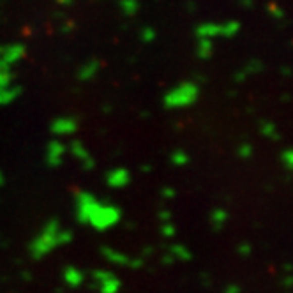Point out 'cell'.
Returning a JSON list of instances; mask_svg holds the SVG:
<instances>
[{"instance_id":"obj_3","label":"cell","mask_w":293,"mask_h":293,"mask_svg":"<svg viewBox=\"0 0 293 293\" xmlns=\"http://www.w3.org/2000/svg\"><path fill=\"white\" fill-rule=\"evenodd\" d=\"M198 87L192 81H182L178 83L175 88H171L166 95H164V106L170 110H177V108H187V106H192L196 101H198Z\"/></svg>"},{"instance_id":"obj_19","label":"cell","mask_w":293,"mask_h":293,"mask_svg":"<svg viewBox=\"0 0 293 293\" xmlns=\"http://www.w3.org/2000/svg\"><path fill=\"white\" fill-rule=\"evenodd\" d=\"M260 129H262V133L265 134V136H269V138H277V129H276V126H274L272 122H262Z\"/></svg>"},{"instance_id":"obj_22","label":"cell","mask_w":293,"mask_h":293,"mask_svg":"<svg viewBox=\"0 0 293 293\" xmlns=\"http://www.w3.org/2000/svg\"><path fill=\"white\" fill-rule=\"evenodd\" d=\"M163 233L166 235V237H171V235H175V226L170 223V221H164V223H163Z\"/></svg>"},{"instance_id":"obj_21","label":"cell","mask_w":293,"mask_h":293,"mask_svg":"<svg viewBox=\"0 0 293 293\" xmlns=\"http://www.w3.org/2000/svg\"><path fill=\"white\" fill-rule=\"evenodd\" d=\"M281 157H283V161H284V166H286L288 170H291V166H293V154H291V150L286 149Z\"/></svg>"},{"instance_id":"obj_11","label":"cell","mask_w":293,"mask_h":293,"mask_svg":"<svg viewBox=\"0 0 293 293\" xmlns=\"http://www.w3.org/2000/svg\"><path fill=\"white\" fill-rule=\"evenodd\" d=\"M83 279H85L83 272H81L80 269H76V267H67V269L64 270V281H66L67 286L78 288L81 283H83Z\"/></svg>"},{"instance_id":"obj_20","label":"cell","mask_w":293,"mask_h":293,"mask_svg":"<svg viewBox=\"0 0 293 293\" xmlns=\"http://www.w3.org/2000/svg\"><path fill=\"white\" fill-rule=\"evenodd\" d=\"M237 154L242 157V159H248V157H251V156H253V146L249 145V143H242L240 146H238Z\"/></svg>"},{"instance_id":"obj_10","label":"cell","mask_w":293,"mask_h":293,"mask_svg":"<svg viewBox=\"0 0 293 293\" xmlns=\"http://www.w3.org/2000/svg\"><path fill=\"white\" fill-rule=\"evenodd\" d=\"M25 55V48L21 44H13L9 48H4L0 52V60L7 66H14L18 60H21Z\"/></svg>"},{"instance_id":"obj_5","label":"cell","mask_w":293,"mask_h":293,"mask_svg":"<svg viewBox=\"0 0 293 293\" xmlns=\"http://www.w3.org/2000/svg\"><path fill=\"white\" fill-rule=\"evenodd\" d=\"M67 152V146L59 140H53L48 143V149H46V163L50 166H59L62 164L64 161V156Z\"/></svg>"},{"instance_id":"obj_13","label":"cell","mask_w":293,"mask_h":293,"mask_svg":"<svg viewBox=\"0 0 293 293\" xmlns=\"http://www.w3.org/2000/svg\"><path fill=\"white\" fill-rule=\"evenodd\" d=\"M228 219V214L226 210L223 209H216L212 214H210V221H212V226L216 228V230H221V228L224 226V223H226Z\"/></svg>"},{"instance_id":"obj_25","label":"cell","mask_w":293,"mask_h":293,"mask_svg":"<svg viewBox=\"0 0 293 293\" xmlns=\"http://www.w3.org/2000/svg\"><path fill=\"white\" fill-rule=\"evenodd\" d=\"M2 184H4V175L0 173V185H2Z\"/></svg>"},{"instance_id":"obj_18","label":"cell","mask_w":293,"mask_h":293,"mask_svg":"<svg viewBox=\"0 0 293 293\" xmlns=\"http://www.w3.org/2000/svg\"><path fill=\"white\" fill-rule=\"evenodd\" d=\"M210 50H212V44H210L209 39H200L198 42V55L202 59H209L210 57Z\"/></svg>"},{"instance_id":"obj_7","label":"cell","mask_w":293,"mask_h":293,"mask_svg":"<svg viewBox=\"0 0 293 293\" xmlns=\"http://www.w3.org/2000/svg\"><path fill=\"white\" fill-rule=\"evenodd\" d=\"M131 180V175L126 168H113L112 171L106 173V184L110 187H115V189H120L124 185H127Z\"/></svg>"},{"instance_id":"obj_15","label":"cell","mask_w":293,"mask_h":293,"mask_svg":"<svg viewBox=\"0 0 293 293\" xmlns=\"http://www.w3.org/2000/svg\"><path fill=\"white\" fill-rule=\"evenodd\" d=\"M13 85V73H11V66L4 64L0 60V87H9Z\"/></svg>"},{"instance_id":"obj_17","label":"cell","mask_w":293,"mask_h":293,"mask_svg":"<svg viewBox=\"0 0 293 293\" xmlns=\"http://www.w3.org/2000/svg\"><path fill=\"white\" fill-rule=\"evenodd\" d=\"M171 255H173L177 260H180V262H189V260H191V253H189L185 248H182V246L171 248Z\"/></svg>"},{"instance_id":"obj_12","label":"cell","mask_w":293,"mask_h":293,"mask_svg":"<svg viewBox=\"0 0 293 293\" xmlns=\"http://www.w3.org/2000/svg\"><path fill=\"white\" fill-rule=\"evenodd\" d=\"M21 94L20 85H9V87H0V106H7Z\"/></svg>"},{"instance_id":"obj_23","label":"cell","mask_w":293,"mask_h":293,"mask_svg":"<svg viewBox=\"0 0 293 293\" xmlns=\"http://www.w3.org/2000/svg\"><path fill=\"white\" fill-rule=\"evenodd\" d=\"M238 253H240L242 256L251 255V246H249V244H242L240 248H238Z\"/></svg>"},{"instance_id":"obj_6","label":"cell","mask_w":293,"mask_h":293,"mask_svg":"<svg viewBox=\"0 0 293 293\" xmlns=\"http://www.w3.org/2000/svg\"><path fill=\"white\" fill-rule=\"evenodd\" d=\"M78 129V122L69 117H64V119H55L52 122V133L55 136H71Z\"/></svg>"},{"instance_id":"obj_1","label":"cell","mask_w":293,"mask_h":293,"mask_svg":"<svg viewBox=\"0 0 293 293\" xmlns=\"http://www.w3.org/2000/svg\"><path fill=\"white\" fill-rule=\"evenodd\" d=\"M76 217L80 223L90 224L94 230L105 231L119 224L122 212L119 207L103 203L88 191L76 192Z\"/></svg>"},{"instance_id":"obj_8","label":"cell","mask_w":293,"mask_h":293,"mask_svg":"<svg viewBox=\"0 0 293 293\" xmlns=\"http://www.w3.org/2000/svg\"><path fill=\"white\" fill-rule=\"evenodd\" d=\"M103 255H105V258L108 260L110 263H115V265H126V267H140L141 265L140 262L131 260L127 255H124V253L117 251V249H112V248H103Z\"/></svg>"},{"instance_id":"obj_24","label":"cell","mask_w":293,"mask_h":293,"mask_svg":"<svg viewBox=\"0 0 293 293\" xmlns=\"http://www.w3.org/2000/svg\"><path fill=\"white\" fill-rule=\"evenodd\" d=\"M226 293H240V288H238L237 284H230V286L226 288Z\"/></svg>"},{"instance_id":"obj_4","label":"cell","mask_w":293,"mask_h":293,"mask_svg":"<svg viewBox=\"0 0 293 293\" xmlns=\"http://www.w3.org/2000/svg\"><path fill=\"white\" fill-rule=\"evenodd\" d=\"M92 277H94V283H97L101 293H119L120 286H122L119 277L108 270H94Z\"/></svg>"},{"instance_id":"obj_9","label":"cell","mask_w":293,"mask_h":293,"mask_svg":"<svg viewBox=\"0 0 293 293\" xmlns=\"http://www.w3.org/2000/svg\"><path fill=\"white\" fill-rule=\"evenodd\" d=\"M69 150H71V154H73V156L76 157L81 164H83L85 170H92V168H94V159L90 157L88 150L85 149V145L81 143V141H78V140L71 141Z\"/></svg>"},{"instance_id":"obj_14","label":"cell","mask_w":293,"mask_h":293,"mask_svg":"<svg viewBox=\"0 0 293 293\" xmlns=\"http://www.w3.org/2000/svg\"><path fill=\"white\" fill-rule=\"evenodd\" d=\"M97 69H99V64L97 62L87 64V66L81 67V71L78 73V78H80V80H83V81L92 80V78L95 76V73H97Z\"/></svg>"},{"instance_id":"obj_26","label":"cell","mask_w":293,"mask_h":293,"mask_svg":"<svg viewBox=\"0 0 293 293\" xmlns=\"http://www.w3.org/2000/svg\"><path fill=\"white\" fill-rule=\"evenodd\" d=\"M0 52H2V50H0Z\"/></svg>"},{"instance_id":"obj_2","label":"cell","mask_w":293,"mask_h":293,"mask_svg":"<svg viewBox=\"0 0 293 293\" xmlns=\"http://www.w3.org/2000/svg\"><path fill=\"white\" fill-rule=\"evenodd\" d=\"M71 240H73V233L62 230L60 223L57 219H50L42 226V230L34 237V240L30 242V255L32 258L41 260L48 253H52L53 249L60 248V246H66Z\"/></svg>"},{"instance_id":"obj_16","label":"cell","mask_w":293,"mask_h":293,"mask_svg":"<svg viewBox=\"0 0 293 293\" xmlns=\"http://www.w3.org/2000/svg\"><path fill=\"white\" fill-rule=\"evenodd\" d=\"M171 163H173L175 166H185V164L189 163V156L185 154V150H175V152L171 154Z\"/></svg>"}]
</instances>
